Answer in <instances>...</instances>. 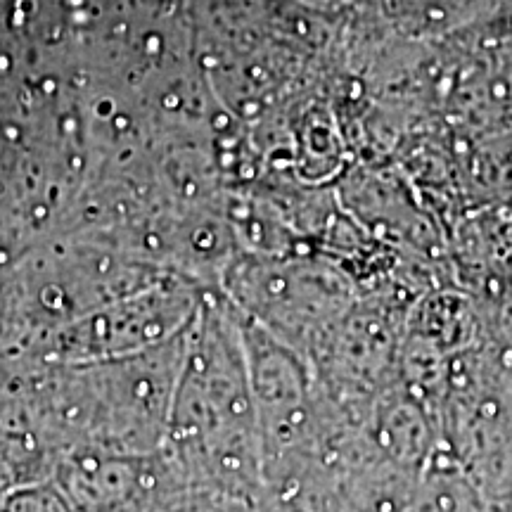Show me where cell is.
I'll use <instances>...</instances> for the list:
<instances>
[{"mask_svg": "<svg viewBox=\"0 0 512 512\" xmlns=\"http://www.w3.org/2000/svg\"><path fill=\"white\" fill-rule=\"evenodd\" d=\"M399 512H498L456 458L437 448Z\"/></svg>", "mask_w": 512, "mask_h": 512, "instance_id": "cell-2", "label": "cell"}, {"mask_svg": "<svg viewBox=\"0 0 512 512\" xmlns=\"http://www.w3.org/2000/svg\"><path fill=\"white\" fill-rule=\"evenodd\" d=\"M162 451L192 486L259 503V422L242 323L228 299H204L185 332L183 366Z\"/></svg>", "mask_w": 512, "mask_h": 512, "instance_id": "cell-1", "label": "cell"}]
</instances>
